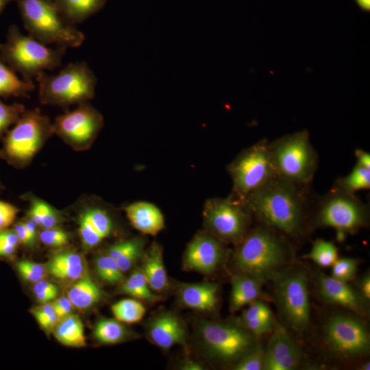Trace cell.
I'll return each instance as SVG.
<instances>
[{
    "label": "cell",
    "mask_w": 370,
    "mask_h": 370,
    "mask_svg": "<svg viewBox=\"0 0 370 370\" xmlns=\"http://www.w3.org/2000/svg\"><path fill=\"white\" fill-rule=\"evenodd\" d=\"M16 234L19 240L20 244L24 245H32L27 230L26 229L24 221H20L14 225L13 229Z\"/></svg>",
    "instance_id": "681fc988"
},
{
    "label": "cell",
    "mask_w": 370,
    "mask_h": 370,
    "mask_svg": "<svg viewBox=\"0 0 370 370\" xmlns=\"http://www.w3.org/2000/svg\"><path fill=\"white\" fill-rule=\"evenodd\" d=\"M199 334L207 352L223 362H237L258 345L256 336L240 325L203 321Z\"/></svg>",
    "instance_id": "8fae6325"
},
{
    "label": "cell",
    "mask_w": 370,
    "mask_h": 370,
    "mask_svg": "<svg viewBox=\"0 0 370 370\" xmlns=\"http://www.w3.org/2000/svg\"><path fill=\"white\" fill-rule=\"evenodd\" d=\"M301 353L299 347L282 326L272 334L264 354V370H292L299 365Z\"/></svg>",
    "instance_id": "2e32d148"
},
{
    "label": "cell",
    "mask_w": 370,
    "mask_h": 370,
    "mask_svg": "<svg viewBox=\"0 0 370 370\" xmlns=\"http://www.w3.org/2000/svg\"><path fill=\"white\" fill-rule=\"evenodd\" d=\"M107 0H53L60 15L71 25L81 23L100 11Z\"/></svg>",
    "instance_id": "603a6c76"
},
{
    "label": "cell",
    "mask_w": 370,
    "mask_h": 370,
    "mask_svg": "<svg viewBox=\"0 0 370 370\" xmlns=\"http://www.w3.org/2000/svg\"><path fill=\"white\" fill-rule=\"evenodd\" d=\"M280 310L286 321L295 330L309 325L310 304L307 278L300 269H282L271 279Z\"/></svg>",
    "instance_id": "30bf717a"
},
{
    "label": "cell",
    "mask_w": 370,
    "mask_h": 370,
    "mask_svg": "<svg viewBox=\"0 0 370 370\" xmlns=\"http://www.w3.org/2000/svg\"><path fill=\"white\" fill-rule=\"evenodd\" d=\"M318 284L319 293L325 301L342 306L362 316L367 314V301L347 282L321 275Z\"/></svg>",
    "instance_id": "e0dca14e"
},
{
    "label": "cell",
    "mask_w": 370,
    "mask_h": 370,
    "mask_svg": "<svg viewBox=\"0 0 370 370\" xmlns=\"http://www.w3.org/2000/svg\"><path fill=\"white\" fill-rule=\"evenodd\" d=\"M24 27L29 35L45 44L78 47L84 34L67 23L60 15L53 0H15Z\"/></svg>",
    "instance_id": "5b68a950"
},
{
    "label": "cell",
    "mask_w": 370,
    "mask_h": 370,
    "mask_svg": "<svg viewBox=\"0 0 370 370\" xmlns=\"http://www.w3.org/2000/svg\"><path fill=\"white\" fill-rule=\"evenodd\" d=\"M304 186L275 175L244 202L251 214L265 226L297 236L304 231L309 209Z\"/></svg>",
    "instance_id": "6da1fadb"
},
{
    "label": "cell",
    "mask_w": 370,
    "mask_h": 370,
    "mask_svg": "<svg viewBox=\"0 0 370 370\" xmlns=\"http://www.w3.org/2000/svg\"><path fill=\"white\" fill-rule=\"evenodd\" d=\"M143 247V240L135 238L113 244L108 248L106 254L116 261L124 273L130 269L142 256Z\"/></svg>",
    "instance_id": "83f0119b"
},
{
    "label": "cell",
    "mask_w": 370,
    "mask_h": 370,
    "mask_svg": "<svg viewBox=\"0 0 370 370\" xmlns=\"http://www.w3.org/2000/svg\"><path fill=\"white\" fill-rule=\"evenodd\" d=\"M112 312L116 320L127 323L140 321L145 314L143 304L134 299H123L114 304Z\"/></svg>",
    "instance_id": "1f68e13d"
},
{
    "label": "cell",
    "mask_w": 370,
    "mask_h": 370,
    "mask_svg": "<svg viewBox=\"0 0 370 370\" xmlns=\"http://www.w3.org/2000/svg\"><path fill=\"white\" fill-rule=\"evenodd\" d=\"M325 342L331 352L343 358L366 355L370 347L369 334L361 320L349 315L330 317L324 328Z\"/></svg>",
    "instance_id": "5bb4252c"
},
{
    "label": "cell",
    "mask_w": 370,
    "mask_h": 370,
    "mask_svg": "<svg viewBox=\"0 0 370 370\" xmlns=\"http://www.w3.org/2000/svg\"><path fill=\"white\" fill-rule=\"evenodd\" d=\"M81 214L103 239L110 236L112 230V222L105 210L91 207L85 209Z\"/></svg>",
    "instance_id": "d590c367"
},
{
    "label": "cell",
    "mask_w": 370,
    "mask_h": 370,
    "mask_svg": "<svg viewBox=\"0 0 370 370\" xmlns=\"http://www.w3.org/2000/svg\"><path fill=\"white\" fill-rule=\"evenodd\" d=\"M358 292L367 301L370 299V276L369 274L362 277L358 282Z\"/></svg>",
    "instance_id": "f907efd6"
},
{
    "label": "cell",
    "mask_w": 370,
    "mask_h": 370,
    "mask_svg": "<svg viewBox=\"0 0 370 370\" xmlns=\"http://www.w3.org/2000/svg\"><path fill=\"white\" fill-rule=\"evenodd\" d=\"M147 334L150 340L162 349H169L176 345H184L186 332L183 323L174 314L163 312L154 317L149 323Z\"/></svg>",
    "instance_id": "ac0fdd59"
},
{
    "label": "cell",
    "mask_w": 370,
    "mask_h": 370,
    "mask_svg": "<svg viewBox=\"0 0 370 370\" xmlns=\"http://www.w3.org/2000/svg\"><path fill=\"white\" fill-rule=\"evenodd\" d=\"M314 223L336 229L339 238L367 223L369 209L354 195L334 186L317 201Z\"/></svg>",
    "instance_id": "ba28073f"
},
{
    "label": "cell",
    "mask_w": 370,
    "mask_h": 370,
    "mask_svg": "<svg viewBox=\"0 0 370 370\" xmlns=\"http://www.w3.org/2000/svg\"><path fill=\"white\" fill-rule=\"evenodd\" d=\"M53 124V134L60 136L73 149H88L103 125L101 114L90 104L84 102L71 111L58 116Z\"/></svg>",
    "instance_id": "4fadbf2b"
},
{
    "label": "cell",
    "mask_w": 370,
    "mask_h": 370,
    "mask_svg": "<svg viewBox=\"0 0 370 370\" xmlns=\"http://www.w3.org/2000/svg\"><path fill=\"white\" fill-rule=\"evenodd\" d=\"M369 367H370L369 362H368L365 363L363 366H362L361 369L362 370H369V369H370Z\"/></svg>",
    "instance_id": "6f0895ef"
},
{
    "label": "cell",
    "mask_w": 370,
    "mask_h": 370,
    "mask_svg": "<svg viewBox=\"0 0 370 370\" xmlns=\"http://www.w3.org/2000/svg\"><path fill=\"white\" fill-rule=\"evenodd\" d=\"M141 270L153 291L162 293L167 289L169 283L162 248L158 243H153L144 256Z\"/></svg>",
    "instance_id": "7402d4cb"
},
{
    "label": "cell",
    "mask_w": 370,
    "mask_h": 370,
    "mask_svg": "<svg viewBox=\"0 0 370 370\" xmlns=\"http://www.w3.org/2000/svg\"><path fill=\"white\" fill-rule=\"evenodd\" d=\"M35 88L33 80L19 78L16 72L0 58V96L29 97Z\"/></svg>",
    "instance_id": "4316f807"
},
{
    "label": "cell",
    "mask_w": 370,
    "mask_h": 370,
    "mask_svg": "<svg viewBox=\"0 0 370 370\" xmlns=\"http://www.w3.org/2000/svg\"><path fill=\"white\" fill-rule=\"evenodd\" d=\"M264 282L246 275L240 274L232 278L230 295V310L234 312L258 299Z\"/></svg>",
    "instance_id": "d4e9b609"
},
{
    "label": "cell",
    "mask_w": 370,
    "mask_h": 370,
    "mask_svg": "<svg viewBox=\"0 0 370 370\" xmlns=\"http://www.w3.org/2000/svg\"><path fill=\"white\" fill-rule=\"evenodd\" d=\"M251 214L245 202L235 196L209 199L203 212L210 234L220 241L235 243L247 234Z\"/></svg>",
    "instance_id": "7c38bea8"
},
{
    "label": "cell",
    "mask_w": 370,
    "mask_h": 370,
    "mask_svg": "<svg viewBox=\"0 0 370 370\" xmlns=\"http://www.w3.org/2000/svg\"><path fill=\"white\" fill-rule=\"evenodd\" d=\"M53 134L48 116L37 109L25 111L5 137L1 156L17 168L27 166Z\"/></svg>",
    "instance_id": "52a82bcc"
},
{
    "label": "cell",
    "mask_w": 370,
    "mask_h": 370,
    "mask_svg": "<svg viewBox=\"0 0 370 370\" xmlns=\"http://www.w3.org/2000/svg\"><path fill=\"white\" fill-rule=\"evenodd\" d=\"M225 249L217 238L210 233L201 232L188 245L184 256V268L186 270L208 274L222 262Z\"/></svg>",
    "instance_id": "9a60e30c"
},
{
    "label": "cell",
    "mask_w": 370,
    "mask_h": 370,
    "mask_svg": "<svg viewBox=\"0 0 370 370\" xmlns=\"http://www.w3.org/2000/svg\"><path fill=\"white\" fill-rule=\"evenodd\" d=\"M38 238L45 245L51 247H60L66 245L69 235L58 227L42 229L38 233Z\"/></svg>",
    "instance_id": "b9f144b4"
},
{
    "label": "cell",
    "mask_w": 370,
    "mask_h": 370,
    "mask_svg": "<svg viewBox=\"0 0 370 370\" xmlns=\"http://www.w3.org/2000/svg\"><path fill=\"white\" fill-rule=\"evenodd\" d=\"M238 243L233 260L241 274L264 282L284 269L289 249L274 230L265 225L256 228Z\"/></svg>",
    "instance_id": "7a4b0ae2"
},
{
    "label": "cell",
    "mask_w": 370,
    "mask_h": 370,
    "mask_svg": "<svg viewBox=\"0 0 370 370\" xmlns=\"http://www.w3.org/2000/svg\"><path fill=\"white\" fill-rule=\"evenodd\" d=\"M53 333L62 345L73 347L86 346L84 325L79 316L70 314L59 319Z\"/></svg>",
    "instance_id": "484cf974"
},
{
    "label": "cell",
    "mask_w": 370,
    "mask_h": 370,
    "mask_svg": "<svg viewBox=\"0 0 370 370\" xmlns=\"http://www.w3.org/2000/svg\"><path fill=\"white\" fill-rule=\"evenodd\" d=\"M120 292L136 299L150 302L158 301L161 297L149 287L146 278L140 269H135L129 278L121 283Z\"/></svg>",
    "instance_id": "f546056e"
},
{
    "label": "cell",
    "mask_w": 370,
    "mask_h": 370,
    "mask_svg": "<svg viewBox=\"0 0 370 370\" xmlns=\"http://www.w3.org/2000/svg\"><path fill=\"white\" fill-rule=\"evenodd\" d=\"M66 294L73 305L79 309L89 308L103 297L101 289L91 278L88 272L71 283Z\"/></svg>",
    "instance_id": "cb8c5ba5"
},
{
    "label": "cell",
    "mask_w": 370,
    "mask_h": 370,
    "mask_svg": "<svg viewBox=\"0 0 370 370\" xmlns=\"http://www.w3.org/2000/svg\"><path fill=\"white\" fill-rule=\"evenodd\" d=\"M181 369L183 370H201L204 369L203 366L199 362L194 360H186L181 366Z\"/></svg>",
    "instance_id": "db71d44e"
},
{
    "label": "cell",
    "mask_w": 370,
    "mask_h": 370,
    "mask_svg": "<svg viewBox=\"0 0 370 370\" xmlns=\"http://www.w3.org/2000/svg\"><path fill=\"white\" fill-rule=\"evenodd\" d=\"M18 211L15 206L0 200V232L12 224Z\"/></svg>",
    "instance_id": "7dc6e473"
},
{
    "label": "cell",
    "mask_w": 370,
    "mask_h": 370,
    "mask_svg": "<svg viewBox=\"0 0 370 370\" xmlns=\"http://www.w3.org/2000/svg\"><path fill=\"white\" fill-rule=\"evenodd\" d=\"M124 210L133 227L143 234L155 236L164 227V216L153 204L134 202Z\"/></svg>",
    "instance_id": "ffe728a7"
},
{
    "label": "cell",
    "mask_w": 370,
    "mask_h": 370,
    "mask_svg": "<svg viewBox=\"0 0 370 370\" xmlns=\"http://www.w3.org/2000/svg\"><path fill=\"white\" fill-rule=\"evenodd\" d=\"M264 349L258 344L252 351L236 362L233 369L235 370L264 369Z\"/></svg>",
    "instance_id": "f35d334b"
},
{
    "label": "cell",
    "mask_w": 370,
    "mask_h": 370,
    "mask_svg": "<svg viewBox=\"0 0 370 370\" xmlns=\"http://www.w3.org/2000/svg\"><path fill=\"white\" fill-rule=\"evenodd\" d=\"M335 186L353 195L359 190L369 189L370 170L356 164L350 173L336 181Z\"/></svg>",
    "instance_id": "d6a6232c"
},
{
    "label": "cell",
    "mask_w": 370,
    "mask_h": 370,
    "mask_svg": "<svg viewBox=\"0 0 370 370\" xmlns=\"http://www.w3.org/2000/svg\"><path fill=\"white\" fill-rule=\"evenodd\" d=\"M227 169L233 181L234 196L245 201L251 193L275 175L269 143L262 139L248 147L230 164Z\"/></svg>",
    "instance_id": "9c48e42d"
},
{
    "label": "cell",
    "mask_w": 370,
    "mask_h": 370,
    "mask_svg": "<svg viewBox=\"0 0 370 370\" xmlns=\"http://www.w3.org/2000/svg\"><path fill=\"white\" fill-rule=\"evenodd\" d=\"M306 257L321 267H328L332 266L337 260L338 250L332 243L317 239Z\"/></svg>",
    "instance_id": "e575fe53"
},
{
    "label": "cell",
    "mask_w": 370,
    "mask_h": 370,
    "mask_svg": "<svg viewBox=\"0 0 370 370\" xmlns=\"http://www.w3.org/2000/svg\"><path fill=\"white\" fill-rule=\"evenodd\" d=\"M357 4L364 10H370V0H356Z\"/></svg>",
    "instance_id": "11a10c76"
},
{
    "label": "cell",
    "mask_w": 370,
    "mask_h": 370,
    "mask_svg": "<svg viewBox=\"0 0 370 370\" xmlns=\"http://www.w3.org/2000/svg\"><path fill=\"white\" fill-rule=\"evenodd\" d=\"M332 266L331 276L338 280L348 282L356 275L358 262L353 258H337Z\"/></svg>",
    "instance_id": "ab89813d"
},
{
    "label": "cell",
    "mask_w": 370,
    "mask_h": 370,
    "mask_svg": "<svg viewBox=\"0 0 370 370\" xmlns=\"http://www.w3.org/2000/svg\"><path fill=\"white\" fill-rule=\"evenodd\" d=\"M95 269L99 278L108 284H119L124 280L123 272L116 261L107 254L96 257Z\"/></svg>",
    "instance_id": "836d02e7"
},
{
    "label": "cell",
    "mask_w": 370,
    "mask_h": 370,
    "mask_svg": "<svg viewBox=\"0 0 370 370\" xmlns=\"http://www.w3.org/2000/svg\"><path fill=\"white\" fill-rule=\"evenodd\" d=\"M25 111L22 104L7 105L0 101V136L11 125L16 123Z\"/></svg>",
    "instance_id": "60d3db41"
},
{
    "label": "cell",
    "mask_w": 370,
    "mask_h": 370,
    "mask_svg": "<svg viewBox=\"0 0 370 370\" xmlns=\"http://www.w3.org/2000/svg\"><path fill=\"white\" fill-rule=\"evenodd\" d=\"M267 317H272L270 308L265 303L256 299L249 304V307L242 314L239 323Z\"/></svg>",
    "instance_id": "bcb514c9"
},
{
    "label": "cell",
    "mask_w": 370,
    "mask_h": 370,
    "mask_svg": "<svg viewBox=\"0 0 370 370\" xmlns=\"http://www.w3.org/2000/svg\"><path fill=\"white\" fill-rule=\"evenodd\" d=\"M35 78L40 103L60 107L79 104L93 98L97 81L86 62L70 63L53 75L43 71Z\"/></svg>",
    "instance_id": "277c9868"
},
{
    "label": "cell",
    "mask_w": 370,
    "mask_h": 370,
    "mask_svg": "<svg viewBox=\"0 0 370 370\" xmlns=\"http://www.w3.org/2000/svg\"><path fill=\"white\" fill-rule=\"evenodd\" d=\"M355 156L357 158V164L370 170V154L362 149H356Z\"/></svg>",
    "instance_id": "816d5d0a"
},
{
    "label": "cell",
    "mask_w": 370,
    "mask_h": 370,
    "mask_svg": "<svg viewBox=\"0 0 370 370\" xmlns=\"http://www.w3.org/2000/svg\"><path fill=\"white\" fill-rule=\"evenodd\" d=\"M32 291L37 301L41 304L55 299L59 291L56 285L45 279L34 283Z\"/></svg>",
    "instance_id": "ee69618b"
},
{
    "label": "cell",
    "mask_w": 370,
    "mask_h": 370,
    "mask_svg": "<svg viewBox=\"0 0 370 370\" xmlns=\"http://www.w3.org/2000/svg\"><path fill=\"white\" fill-rule=\"evenodd\" d=\"M93 335L102 344H116L129 336L127 328L116 319H101L96 323Z\"/></svg>",
    "instance_id": "4dcf8cb0"
},
{
    "label": "cell",
    "mask_w": 370,
    "mask_h": 370,
    "mask_svg": "<svg viewBox=\"0 0 370 370\" xmlns=\"http://www.w3.org/2000/svg\"><path fill=\"white\" fill-rule=\"evenodd\" d=\"M16 267L21 277L33 284L45 279L49 274L47 265L27 260L18 261Z\"/></svg>",
    "instance_id": "8d00e7d4"
},
{
    "label": "cell",
    "mask_w": 370,
    "mask_h": 370,
    "mask_svg": "<svg viewBox=\"0 0 370 370\" xmlns=\"http://www.w3.org/2000/svg\"><path fill=\"white\" fill-rule=\"evenodd\" d=\"M66 48H55L24 35L15 25L10 26L6 40L0 45V58L22 78L32 80L45 70L60 66Z\"/></svg>",
    "instance_id": "3957f363"
},
{
    "label": "cell",
    "mask_w": 370,
    "mask_h": 370,
    "mask_svg": "<svg viewBox=\"0 0 370 370\" xmlns=\"http://www.w3.org/2000/svg\"><path fill=\"white\" fill-rule=\"evenodd\" d=\"M47 266L49 274L66 283L71 284L88 273L84 258L73 250L56 254L50 258Z\"/></svg>",
    "instance_id": "d6986e66"
},
{
    "label": "cell",
    "mask_w": 370,
    "mask_h": 370,
    "mask_svg": "<svg viewBox=\"0 0 370 370\" xmlns=\"http://www.w3.org/2000/svg\"><path fill=\"white\" fill-rule=\"evenodd\" d=\"M219 285L205 282L185 284L179 288L180 302L191 309L208 311L214 309L218 301Z\"/></svg>",
    "instance_id": "44dd1931"
},
{
    "label": "cell",
    "mask_w": 370,
    "mask_h": 370,
    "mask_svg": "<svg viewBox=\"0 0 370 370\" xmlns=\"http://www.w3.org/2000/svg\"><path fill=\"white\" fill-rule=\"evenodd\" d=\"M24 223L32 243V245H34L36 241L37 238H38V234L37 231L38 225L29 218H28L25 221H24Z\"/></svg>",
    "instance_id": "f5cc1de1"
},
{
    "label": "cell",
    "mask_w": 370,
    "mask_h": 370,
    "mask_svg": "<svg viewBox=\"0 0 370 370\" xmlns=\"http://www.w3.org/2000/svg\"><path fill=\"white\" fill-rule=\"evenodd\" d=\"M78 223L79 236L85 247L92 249L103 240L82 214L79 217Z\"/></svg>",
    "instance_id": "7bdbcfd3"
},
{
    "label": "cell",
    "mask_w": 370,
    "mask_h": 370,
    "mask_svg": "<svg viewBox=\"0 0 370 370\" xmlns=\"http://www.w3.org/2000/svg\"><path fill=\"white\" fill-rule=\"evenodd\" d=\"M53 304L55 312L60 319L71 314V312L74 307L72 302L67 297V296H63L56 299L53 302Z\"/></svg>",
    "instance_id": "c3c4849f"
},
{
    "label": "cell",
    "mask_w": 370,
    "mask_h": 370,
    "mask_svg": "<svg viewBox=\"0 0 370 370\" xmlns=\"http://www.w3.org/2000/svg\"><path fill=\"white\" fill-rule=\"evenodd\" d=\"M275 174L299 184L307 185L318 167V155L307 130L286 135L269 143Z\"/></svg>",
    "instance_id": "8992f818"
},
{
    "label": "cell",
    "mask_w": 370,
    "mask_h": 370,
    "mask_svg": "<svg viewBox=\"0 0 370 370\" xmlns=\"http://www.w3.org/2000/svg\"><path fill=\"white\" fill-rule=\"evenodd\" d=\"M19 240L14 230H4L0 232V257L8 258L14 254Z\"/></svg>",
    "instance_id": "f6af8a7d"
},
{
    "label": "cell",
    "mask_w": 370,
    "mask_h": 370,
    "mask_svg": "<svg viewBox=\"0 0 370 370\" xmlns=\"http://www.w3.org/2000/svg\"><path fill=\"white\" fill-rule=\"evenodd\" d=\"M37 322L47 334L53 332L60 318L55 312L53 303H45L31 310Z\"/></svg>",
    "instance_id": "74e56055"
},
{
    "label": "cell",
    "mask_w": 370,
    "mask_h": 370,
    "mask_svg": "<svg viewBox=\"0 0 370 370\" xmlns=\"http://www.w3.org/2000/svg\"><path fill=\"white\" fill-rule=\"evenodd\" d=\"M30 203L28 218L42 229L58 227L62 220L60 213L46 201L34 197L27 196Z\"/></svg>",
    "instance_id": "f1b7e54d"
},
{
    "label": "cell",
    "mask_w": 370,
    "mask_h": 370,
    "mask_svg": "<svg viewBox=\"0 0 370 370\" xmlns=\"http://www.w3.org/2000/svg\"><path fill=\"white\" fill-rule=\"evenodd\" d=\"M11 1L12 0H0V14Z\"/></svg>",
    "instance_id": "9f6ffc18"
}]
</instances>
